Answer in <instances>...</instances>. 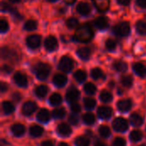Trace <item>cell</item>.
Here are the masks:
<instances>
[{
    "label": "cell",
    "mask_w": 146,
    "mask_h": 146,
    "mask_svg": "<svg viewBox=\"0 0 146 146\" xmlns=\"http://www.w3.org/2000/svg\"><path fill=\"white\" fill-rule=\"evenodd\" d=\"M94 37L93 31L90 25L88 24H83L77 27L74 34V38L82 43H88L90 42Z\"/></svg>",
    "instance_id": "obj_1"
},
{
    "label": "cell",
    "mask_w": 146,
    "mask_h": 146,
    "mask_svg": "<svg viewBox=\"0 0 146 146\" xmlns=\"http://www.w3.org/2000/svg\"><path fill=\"white\" fill-rule=\"evenodd\" d=\"M33 72L35 73V74L38 80H44L46 78H48V76L50 73V67L47 63L39 62L34 66Z\"/></svg>",
    "instance_id": "obj_2"
},
{
    "label": "cell",
    "mask_w": 146,
    "mask_h": 146,
    "mask_svg": "<svg viewBox=\"0 0 146 146\" xmlns=\"http://www.w3.org/2000/svg\"><path fill=\"white\" fill-rule=\"evenodd\" d=\"M130 25L127 21L120 22L113 27V33L118 37H126L130 33Z\"/></svg>",
    "instance_id": "obj_3"
},
{
    "label": "cell",
    "mask_w": 146,
    "mask_h": 146,
    "mask_svg": "<svg viewBox=\"0 0 146 146\" xmlns=\"http://www.w3.org/2000/svg\"><path fill=\"white\" fill-rule=\"evenodd\" d=\"M58 68L60 70H62L65 73H69L74 68L73 59L68 56H63L59 62Z\"/></svg>",
    "instance_id": "obj_4"
},
{
    "label": "cell",
    "mask_w": 146,
    "mask_h": 146,
    "mask_svg": "<svg viewBox=\"0 0 146 146\" xmlns=\"http://www.w3.org/2000/svg\"><path fill=\"white\" fill-rule=\"evenodd\" d=\"M113 127L116 132L123 133L128 129V122L126 119L118 117L113 121Z\"/></svg>",
    "instance_id": "obj_5"
},
{
    "label": "cell",
    "mask_w": 146,
    "mask_h": 146,
    "mask_svg": "<svg viewBox=\"0 0 146 146\" xmlns=\"http://www.w3.org/2000/svg\"><path fill=\"white\" fill-rule=\"evenodd\" d=\"M26 43L27 47H29L30 49H37L40 46L41 44V36L38 35V34H34V35H29L27 39H26Z\"/></svg>",
    "instance_id": "obj_6"
},
{
    "label": "cell",
    "mask_w": 146,
    "mask_h": 146,
    "mask_svg": "<svg viewBox=\"0 0 146 146\" xmlns=\"http://www.w3.org/2000/svg\"><path fill=\"white\" fill-rule=\"evenodd\" d=\"M80 98V92L75 87H71L66 93V100L69 104L75 103Z\"/></svg>",
    "instance_id": "obj_7"
},
{
    "label": "cell",
    "mask_w": 146,
    "mask_h": 146,
    "mask_svg": "<svg viewBox=\"0 0 146 146\" xmlns=\"http://www.w3.org/2000/svg\"><path fill=\"white\" fill-rule=\"evenodd\" d=\"M37 110V104L34 102L32 101H27L22 105V114L26 116L33 115Z\"/></svg>",
    "instance_id": "obj_8"
},
{
    "label": "cell",
    "mask_w": 146,
    "mask_h": 146,
    "mask_svg": "<svg viewBox=\"0 0 146 146\" xmlns=\"http://www.w3.org/2000/svg\"><path fill=\"white\" fill-rule=\"evenodd\" d=\"M44 47L48 51H54L58 47L57 39L54 36H49L46 38L44 41Z\"/></svg>",
    "instance_id": "obj_9"
},
{
    "label": "cell",
    "mask_w": 146,
    "mask_h": 146,
    "mask_svg": "<svg viewBox=\"0 0 146 146\" xmlns=\"http://www.w3.org/2000/svg\"><path fill=\"white\" fill-rule=\"evenodd\" d=\"M1 55L3 59H8L11 61H16L18 59V56L13 50L8 47H3L1 50Z\"/></svg>",
    "instance_id": "obj_10"
},
{
    "label": "cell",
    "mask_w": 146,
    "mask_h": 146,
    "mask_svg": "<svg viewBox=\"0 0 146 146\" xmlns=\"http://www.w3.org/2000/svg\"><path fill=\"white\" fill-rule=\"evenodd\" d=\"M92 3L95 8L102 13L107 11L110 5V0H92Z\"/></svg>",
    "instance_id": "obj_11"
},
{
    "label": "cell",
    "mask_w": 146,
    "mask_h": 146,
    "mask_svg": "<svg viewBox=\"0 0 146 146\" xmlns=\"http://www.w3.org/2000/svg\"><path fill=\"white\" fill-rule=\"evenodd\" d=\"M13 80L15 83L20 87H26L27 86V78L25 74L21 72H16L14 74Z\"/></svg>",
    "instance_id": "obj_12"
},
{
    "label": "cell",
    "mask_w": 146,
    "mask_h": 146,
    "mask_svg": "<svg viewBox=\"0 0 146 146\" xmlns=\"http://www.w3.org/2000/svg\"><path fill=\"white\" fill-rule=\"evenodd\" d=\"M112 109L108 106H101L98 110V116L103 120H108L112 115Z\"/></svg>",
    "instance_id": "obj_13"
},
{
    "label": "cell",
    "mask_w": 146,
    "mask_h": 146,
    "mask_svg": "<svg viewBox=\"0 0 146 146\" xmlns=\"http://www.w3.org/2000/svg\"><path fill=\"white\" fill-rule=\"evenodd\" d=\"M94 25L95 27L99 29V30H103L107 28V27L109 26V21L108 18L105 16H99L98 18L95 19L94 21Z\"/></svg>",
    "instance_id": "obj_14"
},
{
    "label": "cell",
    "mask_w": 146,
    "mask_h": 146,
    "mask_svg": "<svg viewBox=\"0 0 146 146\" xmlns=\"http://www.w3.org/2000/svg\"><path fill=\"white\" fill-rule=\"evenodd\" d=\"M76 10L79 14H80L82 15H87L91 12V6L89 3H87L86 2H81V3H78V5L76 7Z\"/></svg>",
    "instance_id": "obj_15"
},
{
    "label": "cell",
    "mask_w": 146,
    "mask_h": 146,
    "mask_svg": "<svg viewBox=\"0 0 146 146\" xmlns=\"http://www.w3.org/2000/svg\"><path fill=\"white\" fill-rule=\"evenodd\" d=\"M133 103L130 99H123L118 102L117 107L118 110L121 112H127L131 110Z\"/></svg>",
    "instance_id": "obj_16"
},
{
    "label": "cell",
    "mask_w": 146,
    "mask_h": 146,
    "mask_svg": "<svg viewBox=\"0 0 146 146\" xmlns=\"http://www.w3.org/2000/svg\"><path fill=\"white\" fill-rule=\"evenodd\" d=\"M57 133L62 137H68L71 134L72 129L70 126H68L66 123H62L57 127Z\"/></svg>",
    "instance_id": "obj_17"
},
{
    "label": "cell",
    "mask_w": 146,
    "mask_h": 146,
    "mask_svg": "<svg viewBox=\"0 0 146 146\" xmlns=\"http://www.w3.org/2000/svg\"><path fill=\"white\" fill-rule=\"evenodd\" d=\"M92 54V50L89 47H81L77 50V55L78 56L83 60V61H87Z\"/></svg>",
    "instance_id": "obj_18"
},
{
    "label": "cell",
    "mask_w": 146,
    "mask_h": 146,
    "mask_svg": "<svg viewBox=\"0 0 146 146\" xmlns=\"http://www.w3.org/2000/svg\"><path fill=\"white\" fill-rule=\"evenodd\" d=\"M2 10L3 11H8V12H9L16 19H21V16L18 13V11L15 8H13L12 6H10L9 4H8L7 3H4V2L2 3Z\"/></svg>",
    "instance_id": "obj_19"
},
{
    "label": "cell",
    "mask_w": 146,
    "mask_h": 146,
    "mask_svg": "<svg viewBox=\"0 0 146 146\" xmlns=\"http://www.w3.org/2000/svg\"><path fill=\"white\" fill-rule=\"evenodd\" d=\"M67 77L63 74H57L53 77V83L56 85L57 87H62L66 85L67 83Z\"/></svg>",
    "instance_id": "obj_20"
},
{
    "label": "cell",
    "mask_w": 146,
    "mask_h": 146,
    "mask_svg": "<svg viewBox=\"0 0 146 146\" xmlns=\"http://www.w3.org/2000/svg\"><path fill=\"white\" fill-rule=\"evenodd\" d=\"M133 71L136 74L140 77H145L146 75V67L141 62H136L133 66Z\"/></svg>",
    "instance_id": "obj_21"
},
{
    "label": "cell",
    "mask_w": 146,
    "mask_h": 146,
    "mask_svg": "<svg viewBox=\"0 0 146 146\" xmlns=\"http://www.w3.org/2000/svg\"><path fill=\"white\" fill-rule=\"evenodd\" d=\"M50 112H49L46 109H42V110H40L39 112H38V115H37V119H38V121H40V122H44V123L48 122V121H50Z\"/></svg>",
    "instance_id": "obj_22"
},
{
    "label": "cell",
    "mask_w": 146,
    "mask_h": 146,
    "mask_svg": "<svg viewBox=\"0 0 146 146\" xmlns=\"http://www.w3.org/2000/svg\"><path fill=\"white\" fill-rule=\"evenodd\" d=\"M11 132L15 137H21L25 133V127L22 124H14L11 127Z\"/></svg>",
    "instance_id": "obj_23"
},
{
    "label": "cell",
    "mask_w": 146,
    "mask_h": 146,
    "mask_svg": "<svg viewBox=\"0 0 146 146\" xmlns=\"http://www.w3.org/2000/svg\"><path fill=\"white\" fill-rule=\"evenodd\" d=\"M29 132H30V134L31 136L34 137V138H38V137H40L43 133H44V128L40 126H38V125H33L30 127L29 129Z\"/></svg>",
    "instance_id": "obj_24"
},
{
    "label": "cell",
    "mask_w": 146,
    "mask_h": 146,
    "mask_svg": "<svg viewBox=\"0 0 146 146\" xmlns=\"http://www.w3.org/2000/svg\"><path fill=\"white\" fill-rule=\"evenodd\" d=\"M34 92H35V95L38 98H43L46 96V94L48 92V87L44 85H40L36 87Z\"/></svg>",
    "instance_id": "obj_25"
},
{
    "label": "cell",
    "mask_w": 146,
    "mask_h": 146,
    "mask_svg": "<svg viewBox=\"0 0 146 146\" xmlns=\"http://www.w3.org/2000/svg\"><path fill=\"white\" fill-rule=\"evenodd\" d=\"M130 121L133 127H140L144 122L143 117L139 114H132L130 117Z\"/></svg>",
    "instance_id": "obj_26"
},
{
    "label": "cell",
    "mask_w": 146,
    "mask_h": 146,
    "mask_svg": "<svg viewBox=\"0 0 146 146\" xmlns=\"http://www.w3.org/2000/svg\"><path fill=\"white\" fill-rule=\"evenodd\" d=\"M2 109L5 115H10L15 111V106L9 101H4L2 104Z\"/></svg>",
    "instance_id": "obj_27"
},
{
    "label": "cell",
    "mask_w": 146,
    "mask_h": 146,
    "mask_svg": "<svg viewBox=\"0 0 146 146\" xmlns=\"http://www.w3.org/2000/svg\"><path fill=\"white\" fill-rule=\"evenodd\" d=\"M113 68L118 71V72H126L127 69V64L125 62L122 61H117L115 62L113 64Z\"/></svg>",
    "instance_id": "obj_28"
},
{
    "label": "cell",
    "mask_w": 146,
    "mask_h": 146,
    "mask_svg": "<svg viewBox=\"0 0 146 146\" xmlns=\"http://www.w3.org/2000/svg\"><path fill=\"white\" fill-rule=\"evenodd\" d=\"M136 30L140 35H146V21L139 20L136 23Z\"/></svg>",
    "instance_id": "obj_29"
},
{
    "label": "cell",
    "mask_w": 146,
    "mask_h": 146,
    "mask_svg": "<svg viewBox=\"0 0 146 146\" xmlns=\"http://www.w3.org/2000/svg\"><path fill=\"white\" fill-rule=\"evenodd\" d=\"M49 102L52 106H57L62 103V97L58 93H54L50 97Z\"/></svg>",
    "instance_id": "obj_30"
},
{
    "label": "cell",
    "mask_w": 146,
    "mask_h": 146,
    "mask_svg": "<svg viewBox=\"0 0 146 146\" xmlns=\"http://www.w3.org/2000/svg\"><path fill=\"white\" fill-rule=\"evenodd\" d=\"M91 75L94 80H99V79H105V75L104 74V72L102 71V69H100L99 68H95L92 70L91 72Z\"/></svg>",
    "instance_id": "obj_31"
},
{
    "label": "cell",
    "mask_w": 146,
    "mask_h": 146,
    "mask_svg": "<svg viewBox=\"0 0 146 146\" xmlns=\"http://www.w3.org/2000/svg\"><path fill=\"white\" fill-rule=\"evenodd\" d=\"M37 27L38 22L35 20H28L24 24V28L27 31H34L35 29H37Z\"/></svg>",
    "instance_id": "obj_32"
},
{
    "label": "cell",
    "mask_w": 146,
    "mask_h": 146,
    "mask_svg": "<svg viewBox=\"0 0 146 146\" xmlns=\"http://www.w3.org/2000/svg\"><path fill=\"white\" fill-rule=\"evenodd\" d=\"M113 99V95L110 92L103 91L100 94V100L104 103H110Z\"/></svg>",
    "instance_id": "obj_33"
},
{
    "label": "cell",
    "mask_w": 146,
    "mask_h": 146,
    "mask_svg": "<svg viewBox=\"0 0 146 146\" xmlns=\"http://www.w3.org/2000/svg\"><path fill=\"white\" fill-rule=\"evenodd\" d=\"M75 145L76 146H89L90 145V139L85 136H80L75 139Z\"/></svg>",
    "instance_id": "obj_34"
},
{
    "label": "cell",
    "mask_w": 146,
    "mask_h": 146,
    "mask_svg": "<svg viewBox=\"0 0 146 146\" xmlns=\"http://www.w3.org/2000/svg\"><path fill=\"white\" fill-rule=\"evenodd\" d=\"M66 115V111L64 110V108H58V109H56L52 111V116L55 118V119H62Z\"/></svg>",
    "instance_id": "obj_35"
},
{
    "label": "cell",
    "mask_w": 146,
    "mask_h": 146,
    "mask_svg": "<svg viewBox=\"0 0 146 146\" xmlns=\"http://www.w3.org/2000/svg\"><path fill=\"white\" fill-rule=\"evenodd\" d=\"M74 79H75L78 82L81 83V82L85 81V80L86 79V73L85 71L80 69V70H77V71L74 73Z\"/></svg>",
    "instance_id": "obj_36"
},
{
    "label": "cell",
    "mask_w": 146,
    "mask_h": 146,
    "mask_svg": "<svg viewBox=\"0 0 146 146\" xmlns=\"http://www.w3.org/2000/svg\"><path fill=\"white\" fill-rule=\"evenodd\" d=\"M95 115L92 113H86L83 115V121L87 125H92L95 122Z\"/></svg>",
    "instance_id": "obj_37"
},
{
    "label": "cell",
    "mask_w": 146,
    "mask_h": 146,
    "mask_svg": "<svg viewBox=\"0 0 146 146\" xmlns=\"http://www.w3.org/2000/svg\"><path fill=\"white\" fill-rule=\"evenodd\" d=\"M121 82L122 86H124L125 87H131L133 85V80L132 76H130V75H124L121 77Z\"/></svg>",
    "instance_id": "obj_38"
},
{
    "label": "cell",
    "mask_w": 146,
    "mask_h": 146,
    "mask_svg": "<svg viewBox=\"0 0 146 146\" xmlns=\"http://www.w3.org/2000/svg\"><path fill=\"white\" fill-rule=\"evenodd\" d=\"M84 91L86 92V94H89V95H93L96 91H97V87L94 84L92 83H86L85 86H84Z\"/></svg>",
    "instance_id": "obj_39"
},
{
    "label": "cell",
    "mask_w": 146,
    "mask_h": 146,
    "mask_svg": "<svg viewBox=\"0 0 146 146\" xmlns=\"http://www.w3.org/2000/svg\"><path fill=\"white\" fill-rule=\"evenodd\" d=\"M129 137H130V139H131L133 142H139V141L141 140L143 135H142V133H141L140 131L134 130V131H133V132L130 133V136H129Z\"/></svg>",
    "instance_id": "obj_40"
},
{
    "label": "cell",
    "mask_w": 146,
    "mask_h": 146,
    "mask_svg": "<svg viewBox=\"0 0 146 146\" xmlns=\"http://www.w3.org/2000/svg\"><path fill=\"white\" fill-rule=\"evenodd\" d=\"M98 133L103 138H109L110 136V129L107 126H101L98 128Z\"/></svg>",
    "instance_id": "obj_41"
},
{
    "label": "cell",
    "mask_w": 146,
    "mask_h": 146,
    "mask_svg": "<svg viewBox=\"0 0 146 146\" xmlns=\"http://www.w3.org/2000/svg\"><path fill=\"white\" fill-rule=\"evenodd\" d=\"M66 25L68 28H75V27H78V25H79V21L78 20L75 18V17H70L66 21Z\"/></svg>",
    "instance_id": "obj_42"
},
{
    "label": "cell",
    "mask_w": 146,
    "mask_h": 146,
    "mask_svg": "<svg viewBox=\"0 0 146 146\" xmlns=\"http://www.w3.org/2000/svg\"><path fill=\"white\" fill-rule=\"evenodd\" d=\"M105 47L108 50L113 51L116 49V42L112 38H109L105 42Z\"/></svg>",
    "instance_id": "obj_43"
},
{
    "label": "cell",
    "mask_w": 146,
    "mask_h": 146,
    "mask_svg": "<svg viewBox=\"0 0 146 146\" xmlns=\"http://www.w3.org/2000/svg\"><path fill=\"white\" fill-rule=\"evenodd\" d=\"M84 105L87 110H92L95 107L96 105V101L93 98H86L84 99Z\"/></svg>",
    "instance_id": "obj_44"
},
{
    "label": "cell",
    "mask_w": 146,
    "mask_h": 146,
    "mask_svg": "<svg viewBox=\"0 0 146 146\" xmlns=\"http://www.w3.org/2000/svg\"><path fill=\"white\" fill-rule=\"evenodd\" d=\"M9 30V23L6 20L1 19L0 21V32L1 33H4Z\"/></svg>",
    "instance_id": "obj_45"
},
{
    "label": "cell",
    "mask_w": 146,
    "mask_h": 146,
    "mask_svg": "<svg viewBox=\"0 0 146 146\" xmlns=\"http://www.w3.org/2000/svg\"><path fill=\"white\" fill-rule=\"evenodd\" d=\"M126 140L122 138H116L113 142V146H126Z\"/></svg>",
    "instance_id": "obj_46"
},
{
    "label": "cell",
    "mask_w": 146,
    "mask_h": 146,
    "mask_svg": "<svg viewBox=\"0 0 146 146\" xmlns=\"http://www.w3.org/2000/svg\"><path fill=\"white\" fill-rule=\"evenodd\" d=\"M71 104L70 105V109H71V110L74 113H79L80 111L81 108H80V105L79 104H77L75 102V103H73V104Z\"/></svg>",
    "instance_id": "obj_47"
},
{
    "label": "cell",
    "mask_w": 146,
    "mask_h": 146,
    "mask_svg": "<svg viewBox=\"0 0 146 146\" xmlns=\"http://www.w3.org/2000/svg\"><path fill=\"white\" fill-rule=\"evenodd\" d=\"M68 121L72 124V125H77L79 122V118L77 115H71L68 117Z\"/></svg>",
    "instance_id": "obj_48"
},
{
    "label": "cell",
    "mask_w": 146,
    "mask_h": 146,
    "mask_svg": "<svg viewBox=\"0 0 146 146\" xmlns=\"http://www.w3.org/2000/svg\"><path fill=\"white\" fill-rule=\"evenodd\" d=\"M2 71H3V73H5V74H10V73L12 72V68H11L10 66H9V65L5 64V65H3V68H2Z\"/></svg>",
    "instance_id": "obj_49"
},
{
    "label": "cell",
    "mask_w": 146,
    "mask_h": 146,
    "mask_svg": "<svg viewBox=\"0 0 146 146\" xmlns=\"http://www.w3.org/2000/svg\"><path fill=\"white\" fill-rule=\"evenodd\" d=\"M136 4L142 9H146V0H137Z\"/></svg>",
    "instance_id": "obj_50"
},
{
    "label": "cell",
    "mask_w": 146,
    "mask_h": 146,
    "mask_svg": "<svg viewBox=\"0 0 146 146\" xmlns=\"http://www.w3.org/2000/svg\"><path fill=\"white\" fill-rule=\"evenodd\" d=\"M12 99L15 102H19L21 99V96L19 92H15L14 94H12Z\"/></svg>",
    "instance_id": "obj_51"
},
{
    "label": "cell",
    "mask_w": 146,
    "mask_h": 146,
    "mask_svg": "<svg viewBox=\"0 0 146 146\" xmlns=\"http://www.w3.org/2000/svg\"><path fill=\"white\" fill-rule=\"evenodd\" d=\"M7 90H8V86H7V84L4 83V82H1V85H0V91H1L2 92H6Z\"/></svg>",
    "instance_id": "obj_52"
},
{
    "label": "cell",
    "mask_w": 146,
    "mask_h": 146,
    "mask_svg": "<svg viewBox=\"0 0 146 146\" xmlns=\"http://www.w3.org/2000/svg\"><path fill=\"white\" fill-rule=\"evenodd\" d=\"M117 2H118L121 5L127 6V5L131 3V0H117Z\"/></svg>",
    "instance_id": "obj_53"
},
{
    "label": "cell",
    "mask_w": 146,
    "mask_h": 146,
    "mask_svg": "<svg viewBox=\"0 0 146 146\" xmlns=\"http://www.w3.org/2000/svg\"><path fill=\"white\" fill-rule=\"evenodd\" d=\"M41 146H54L53 143L50 140H46V141H44L42 142L41 144Z\"/></svg>",
    "instance_id": "obj_54"
},
{
    "label": "cell",
    "mask_w": 146,
    "mask_h": 146,
    "mask_svg": "<svg viewBox=\"0 0 146 146\" xmlns=\"http://www.w3.org/2000/svg\"><path fill=\"white\" fill-rule=\"evenodd\" d=\"M94 146H106V145H105L104 143L101 142V141H98V142H96V143H95Z\"/></svg>",
    "instance_id": "obj_55"
},
{
    "label": "cell",
    "mask_w": 146,
    "mask_h": 146,
    "mask_svg": "<svg viewBox=\"0 0 146 146\" xmlns=\"http://www.w3.org/2000/svg\"><path fill=\"white\" fill-rule=\"evenodd\" d=\"M68 4H73L74 2H75V0H64Z\"/></svg>",
    "instance_id": "obj_56"
},
{
    "label": "cell",
    "mask_w": 146,
    "mask_h": 146,
    "mask_svg": "<svg viewBox=\"0 0 146 146\" xmlns=\"http://www.w3.org/2000/svg\"><path fill=\"white\" fill-rule=\"evenodd\" d=\"M11 3H20L21 0H9Z\"/></svg>",
    "instance_id": "obj_57"
},
{
    "label": "cell",
    "mask_w": 146,
    "mask_h": 146,
    "mask_svg": "<svg viewBox=\"0 0 146 146\" xmlns=\"http://www.w3.org/2000/svg\"><path fill=\"white\" fill-rule=\"evenodd\" d=\"M114 85H115V83L113 81H111L110 83H109V86H110V87H114Z\"/></svg>",
    "instance_id": "obj_58"
},
{
    "label": "cell",
    "mask_w": 146,
    "mask_h": 146,
    "mask_svg": "<svg viewBox=\"0 0 146 146\" xmlns=\"http://www.w3.org/2000/svg\"><path fill=\"white\" fill-rule=\"evenodd\" d=\"M58 146H69L68 144H66V143H61L60 145Z\"/></svg>",
    "instance_id": "obj_59"
},
{
    "label": "cell",
    "mask_w": 146,
    "mask_h": 146,
    "mask_svg": "<svg viewBox=\"0 0 146 146\" xmlns=\"http://www.w3.org/2000/svg\"><path fill=\"white\" fill-rule=\"evenodd\" d=\"M48 2H50V3H54V2H56L57 0H47Z\"/></svg>",
    "instance_id": "obj_60"
},
{
    "label": "cell",
    "mask_w": 146,
    "mask_h": 146,
    "mask_svg": "<svg viewBox=\"0 0 146 146\" xmlns=\"http://www.w3.org/2000/svg\"><path fill=\"white\" fill-rule=\"evenodd\" d=\"M139 146H146V145H139Z\"/></svg>",
    "instance_id": "obj_61"
}]
</instances>
